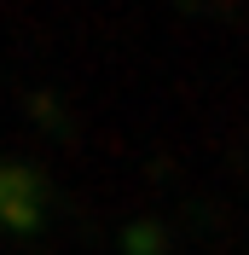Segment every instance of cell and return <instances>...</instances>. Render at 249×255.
Returning a JSON list of instances; mask_svg holds the SVG:
<instances>
[{
  "instance_id": "1",
  "label": "cell",
  "mask_w": 249,
  "mask_h": 255,
  "mask_svg": "<svg viewBox=\"0 0 249 255\" xmlns=\"http://www.w3.org/2000/svg\"><path fill=\"white\" fill-rule=\"evenodd\" d=\"M41 197H35V174L17 162H0V226H35Z\"/></svg>"
}]
</instances>
